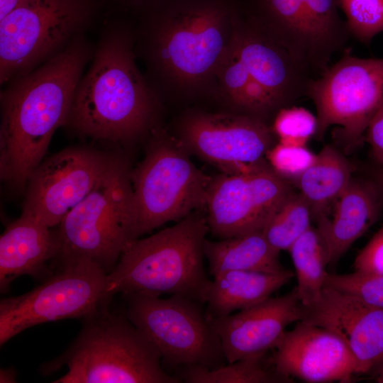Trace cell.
I'll list each match as a JSON object with an SVG mask.
<instances>
[{
	"label": "cell",
	"instance_id": "6da1fadb",
	"mask_svg": "<svg viewBox=\"0 0 383 383\" xmlns=\"http://www.w3.org/2000/svg\"><path fill=\"white\" fill-rule=\"evenodd\" d=\"M89 50L81 39L27 73L1 94L0 176L23 189L55 131L67 123Z\"/></svg>",
	"mask_w": 383,
	"mask_h": 383
},
{
	"label": "cell",
	"instance_id": "7a4b0ae2",
	"mask_svg": "<svg viewBox=\"0 0 383 383\" xmlns=\"http://www.w3.org/2000/svg\"><path fill=\"white\" fill-rule=\"evenodd\" d=\"M239 8L231 0H165L149 23L148 55L165 89L216 94V73Z\"/></svg>",
	"mask_w": 383,
	"mask_h": 383
},
{
	"label": "cell",
	"instance_id": "3957f363",
	"mask_svg": "<svg viewBox=\"0 0 383 383\" xmlns=\"http://www.w3.org/2000/svg\"><path fill=\"white\" fill-rule=\"evenodd\" d=\"M155 112L156 98L136 66L131 37L111 33L79 82L67 123L94 139L128 142L150 129Z\"/></svg>",
	"mask_w": 383,
	"mask_h": 383
},
{
	"label": "cell",
	"instance_id": "277c9868",
	"mask_svg": "<svg viewBox=\"0 0 383 383\" xmlns=\"http://www.w3.org/2000/svg\"><path fill=\"white\" fill-rule=\"evenodd\" d=\"M208 232L205 214L196 211L171 227L133 240L106 275V295L177 294L206 303L211 283L204 266Z\"/></svg>",
	"mask_w": 383,
	"mask_h": 383
},
{
	"label": "cell",
	"instance_id": "5b68a950",
	"mask_svg": "<svg viewBox=\"0 0 383 383\" xmlns=\"http://www.w3.org/2000/svg\"><path fill=\"white\" fill-rule=\"evenodd\" d=\"M104 305L83 319L68 348L43 365L50 374L67 372L55 383H179L162 367L156 348L130 321Z\"/></svg>",
	"mask_w": 383,
	"mask_h": 383
},
{
	"label": "cell",
	"instance_id": "8992f818",
	"mask_svg": "<svg viewBox=\"0 0 383 383\" xmlns=\"http://www.w3.org/2000/svg\"><path fill=\"white\" fill-rule=\"evenodd\" d=\"M128 163L114 160L90 192L62 219L57 233L60 265L89 262L109 274L133 240L134 209Z\"/></svg>",
	"mask_w": 383,
	"mask_h": 383
},
{
	"label": "cell",
	"instance_id": "52a82bcc",
	"mask_svg": "<svg viewBox=\"0 0 383 383\" xmlns=\"http://www.w3.org/2000/svg\"><path fill=\"white\" fill-rule=\"evenodd\" d=\"M154 133L144 159L131 172L135 240L203 209L211 179L177 138Z\"/></svg>",
	"mask_w": 383,
	"mask_h": 383
},
{
	"label": "cell",
	"instance_id": "ba28073f",
	"mask_svg": "<svg viewBox=\"0 0 383 383\" xmlns=\"http://www.w3.org/2000/svg\"><path fill=\"white\" fill-rule=\"evenodd\" d=\"M306 96L316 109L315 137L322 140L336 126L335 140L346 150L362 141L372 118L383 104V58L345 53L309 82Z\"/></svg>",
	"mask_w": 383,
	"mask_h": 383
},
{
	"label": "cell",
	"instance_id": "9c48e42d",
	"mask_svg": "<svg viewBox=\"0 0 383 383\" xmlns=\"http://www.w3.org/2000/svg\"><path fill=\"white\" fill-rule=\"evenodd\" d=\"M126 316L171 367L211 369L226 361L221 341L201 304L182 295L168 298L133 294L123 296Z\"/></svg>",
	"mask_w": 383,
	"mask_h": 383
},
{
	"label": "cell",
	"instance_id": "30bf717a",
	"mask_svg": "<svg viewBox=\"0 0 383 383\" xmlns=\"http://www.w3.org/2000/svg\"><path fill=\"white\" fill-rule=\"evenodd\" d=\"M337 0H250L246 16L310 74H322L350 33Z\"/></svg>",
	"mask_w": 383,
	"mask_h": 383
},
{
	"label": "cell",
	"instance_id": "8fae6325",
	"mask_svg": "<svg viewBox=\"0 0 383 383\" xmlns=\"http://www.w3.org/2000/svg\"><path fill=\"white\" fill-rule=\"evenodd\" d=\"M107 274L89 262L60 265L44 283L26 294L0 301V345L36 325L84 318L111 298L106 294Z\"/></svg>",
	"mask_w": 383,
	"mask_h": 383
},
{
	"label": "cell",
	"instance_id": "7c38bea8",
	"mask_svg": "<svg viewBox=\"0 0 383 383\" xmlns=\"http://www.w3.org/2000/svg\"><path fill=\"white\" fill-rule=\"evenodd\" d=\"M87 0H20L0 19V79L4 83L50 57L88 19Z\"/></svg>",
	"mask_w": 383,
	"mask_h": 383
},
{
	"label": "cell",
	"instance_id": "4fadbf2b",
	"mask_svg": "<svg viewBox=\"0 0 383 383\" xmlns=\"http://www.w3.org/2000/svg\"><path fill=\"white\" fill-rule=\"evenodd\" d=\"M177 135L187 151L228 174L269 165L266 155L274 145L267 122L234 112L189 111L178 122Z\"/></svg>",
	"mask_w": 383,
	"mask_h": 383
},
{
	"label": "cell",
	"instance_id": "5bb4252c",
	"mask_svg": "<svg viewBox=\"0 0 383 383\" xmlns=\"http://www.w3.org/2000/svg\"><path fill=\"white\" fill-rule=\"evenodd\" d=\"M294 192L270 165L246 173L222 172L209 183L204 208L209 231L220 239L262 231Z\"/></svg>",
	"mask_w": 383,
	"mask_h": 383
},
{
	"label": "cell",
	"instance_id": "9a60e30c",
	"mask_svg": "<svg viewBox=\"0 0 383 383\" xmlns=\"http://www.w3.org/2000/svg\"><path fill=\"white\" fill-rule=\"evenodd\" d=\"M115 157L87 147H70L43 160L28 178L21 214L49 228L59 226Z\"/></svg>",
	"mask_w": 383,
	"mask_h": 383
},
{
	"label": "cell",
	"instance_id": "2e32d148",
	"mask_svg": "<svg viewBox=\"0 0 383 383\" xmlns=\"http://www.w3.org/2000/svg\"><path fill=\"white\" fill-rule=\"evenodd\" d=\"M270 358L280 374L311 383L351 382L357 374L354 355L344 340L322 326L299 321L286 331Z\"/></svg>",
	"mask_w": 383,
	"mask_h": 383
},
{
	"label": "cell",
	"instance_id": "e0dca14e",
	"mask_svg": "<svg viewBox=\"0 0 383 383\" xmlns=\"http://www.w3.org/2000/svg\"><path fill=\"white\" fill-rule=\"evenodd\" d=\"M301 321L338 335L354 355L357 374L374 376L383 369V310L324 287L320 299L304 306Z\"/></svg>",
	"mask_w": 383,
	"mask_h": 383
},
{
	"label": "cell",
	"instance_id": "ac0fdd59",
	"mask_svg": "<svg viewBox=\"0 0 383 383\" xmlns=\"http://www.w3.org/2000/svg\"><path fill=\"white\" fill-rule=\"evenodd\" d=\"M304 307L295 287L227 316L209 318L228 363L274 349L292 323L301 321Z\"/></svg>",
	"mask_w": 383,
	"mask_h": 383
},
{
	"label": "cell",
	"instance_id": "d6986e66",
	"mask_svg": "<svg viewBox=\"0 0 383 383\" xmlns=\"http://www.w3.org/2000/svg\"><path fill=\"white\" fill-rule=\"evenodd\" d=\"M234 39L250 77L274 98L280 109L306 95L311 75L280 45L265 35L240 9Z\"/></svg>",
	"mask_w": 383,
	"mask_h": 383
},
{
	"label": "cell",
	"instance_id": "ffe728a7",
	"mask_svg": "<svg viewBox=\"0 0 383 383\" xmlns=\"http://www.w3.org/2000/svg\"><path fill=\"white\" fill-rule=\"evenodd\" d=\"M333 205L332 216L316 222L327 247L329 265H334L379 219L383 199L368 177L352 178Z\"/></svg>",
	"mask_w": 383,
	"mask_h": 383
},
{
	"label": "cell",
	"instance_id": "44dd1931",
	"mask_svg": "<svg viewBox=\"0 0 383 383\" xmlns=\"http://www.w3.org/2000/svg\"><path fill=\"white\" fill-rule=\"evenodd\" d=\"M57 233L35 218L21 214L0 237V289L6 292L22 275L38 277L56 257Z\"/></svg>",
	"mask_w": 383,
	"mask_h": 383
},
{
	"label": "cell",
	"instance_id": "7402d4cb",
	"mask_svg": "<svg viewBox=\"0 0 383 383\" xmlns=\"http://www.w3.org/2000/svg\"><path fill=\"white\" fill-rule=\"evenodd\" d=\"M294 277L292 270L279 273L226 271L213 277L206 303L208 318L229 315L270 296Z\"/></svg>",
	"mask_w": 383,
	"mask_h": 383
},
{
	"label": "cell",
	"instance_id": "603a6c76",
	"mask_svg": "<svg viewBox=\"0 0 383 383\" xmlns=\"http://www.w3.org/2000/svg\"><path fill=\"white\" fill-rule=\"evenodd\" d=\"M353 172L351 162L340 149L326 145L296 180L299 193L309 204L316 222L328 216L331 206L350 182Z\"/></svg>",
	"mask_w": 383,
	"mask_h": 383
},
{
	"label": "cell",
	"instance_id": "cb8c5ba5",
	"mask_svg": "<svg viewBox=\"0 0 383 383\" xmlns=\"http://www.w3.org/2000/svg\"><path fill=\"white\" fill-rule=\"evenodd\" d=\"M204 255L214 277L226 271H257L279 273L285 269L279 252L268 243L262 231L211 241L206 238Z\"/></svg>",
	"mask_w": 383,
	"mask_h": 383
},
{
	"label": "cell",
	"instance_id": "d4e9b609",
	"mask_svg": "<svg viewBox=\"0 0 383 383\" xmlns=\"http://www.w3.org/2000/svg\"><path fill=\"white\" fill-rule=\"evenodd\" d=\"M297 279L296 289L303 305L317 302L324 288L329 265L328 252L317 228L312 226L289 248Z\"/></svg>",
	"mask_w": 383,
	"mask_h": 383
},
{
	"label": "cell",
	"instance_id": "484cf974",
	"mask_svg": "<svg viewBox=\"0 0 383 383\" xmlns=\"http://www.w3.org/2000/svg\"><path fill=\"white\" fill-rule=\"evenodd\" d=\"M266 353L252 355L211 369L202 366L179 367L175 376L189 383H288L292 378L278 372Z\"/></svg>",
	"mask_w": 383,
	"mask_h": 383
},
{
	"label": "cell",
	"instance_id": "4316f807",
	"mask_svg": "<svg viewBox=\"0 0 383 383\" xmlns=\"http://www.w3.org/2000/svg\"><path fill=\"white\" fill-rule=\"evenodd\" d=\"M312 219L309 204L299 192L294 191L270 218L262 233L275 250H289L311 227Z\"/></svg>",
	"mask_w": 383,
	"mask_h": 383
},
{
	"label": "cell",
	"instance_id": "83f0119b",
	"mask_svg": "<svg viewBox=\"0 0 383 383\" xmlns=\"http://www.w3.org/2000/svg\"><path fill=\"white\" fill-rule=\"evenodd\" d=\"M251 78L240 56L233 33L216 73V94L240 113L244 89Z\"/></svg>",
	"mask_w": 383,
	"mask_h": 383
},
{
	"label": "cell",
	"instance_id": "f1b7e54d",
	"mask_svg": "<svg viewBox=\"0 0 383 383\" xmlns=\"http://www.w3.org/2000/svg\"><path fill=\"white\" fill-rule=\"evenodd\" d=\"M350 35L369 43L383 31V0H337Z\"/></svg>",
	"mask_w": 383,
	"mask_h": 383
},
{
	"label": "cell",
	"instance_id": "f546056e",
	"mask_svg": "<svg viewBox=\"0 0 383 383\" xmlns=\"http://www.w3.org/2000/svg\"><path fill=\"white\" fill-rule=\"evenodd\" d=\"M324 287L351 295L365 304L383 310V276L355 270L348 274L328 273Z\"/></svg>",
	"mask_w": 383,
	"mask_h": 383
},
{
	"label": "cell",
	"instance_id": "4dcf8cb0",
	"mask_svg": "<svg viewBox=\"0 0 383 383\" xmlns=\"http://www.w3.org/2000/svg\"><path fill=\"white\" fill-rule=\"evenodd\" d=\"M317 118L303 107L281 109L274 116L272 130L279 143L292 145H306L317 130Z\"/></svg>",
	"mask_w": 383,
	"mask_h": 383
},
{
	"label": "cell",
	"instance_id": "1f68e13d",
	"mask_svg": "<svg viewBox=\"0 0 383 383\" xmlns=\"http://www.w3.org/2000/svg\"><path fill=\"white\" fill-rule=\"evenodd\" d=\"M316 156L306 145L279 143L267 152L266 160L277 174L289 182H296L314 162Z\"/></svg>",
	"mask_w": 383,
	"mask_h": 383
},
{
	"label": "cell",
	"instance_id": "d6a6232c",
	"mask_svg": "<svg viewBox=\"0 0 383 383\" xmlns=\"http://www.w3.org/2000/svg\"><path fill=\"white\" fill-rule=\"evenodd\" d=\"M355 270L383 276V226L357 255Z\"/></svg>",
	"mask_w": 383,
	"mask_h": 383
},
{
	"label": "cell",
	"instance_id": "836d02e7",
	"mask_svg": "<svg viewBox=\"0 0 383 383\" xmlns=\"http://www.w3.org/2000/svg\"><path fill=\"white\" fill-rule=\"evenodd\" d=\"M365 138L374 164L383 167V104L370 122Z\"/></svg>",
	"mask_w": 383,
	"mask_h": 383
},
{
	"label": "cell",
	"instance_id": "e575fe53",
	"mask_svg": "<svg viewBox=\"0 0 383 383\" xmlns=\"http://www.w3.org/2000/svg\"><path fill=\"white\" fill-rule=\"evenodd\" d=\"M367 177L374 182L383 199V167L374 163L367 168Z\"/></svg>",
	"mask_w": 383,
	"mask_h": 383
},
{
	"label": "cell",
	"instance_id": "d590c367",
	"mask_svg": "<svg viewBox=\"0 0 383 383\" xmlns=\"http://www.w3.org/2000/svg\"><path fill=\"white\" fill-rule=\"evenodd\" d=\"M20 0H0V19L9 14Z\"/></svg>",
	"mask_w": 383,
	"mask_h": 383
},
{
	"label": "cell",
	"instance_id": "8d00e7d4",
	"mask_svg": "<svg viewBox=\"0 0 383 383\" xmlns=\"http://www.w3.org/2000/svg\"><path fill=\"white\" fill-rule=\"evenodd\" d=\"M16 372L13 368L1 369L0 382H16Z\"/></svg>",
	"mask_w": 383,
	"mask_h": 383
},
{
	"label": "cell",
	"instance_id": "74e56055",
	"mask_svg": "<svg viewBox=\"0 0 383 383\" xmlns=\"http://www.w3.org/2000/svg\"><path fill=\"white\" fill-rule=\"evenodd\" d=\"M374 377L377 382L383 383V369L380 370Z\"/></svg>",
	"mask_w": 383,
	"mask_h": 383
}]
</instances>
